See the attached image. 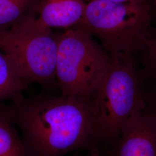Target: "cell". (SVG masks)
Instances as JSON below:
<instances>
[{
	"mask_svg": "<svg viewBox=\"0 0 156 156\" xmlns=\"http://www.w3.org/2000/svg\"><path fill=\"white\" fill-rule=\"evenodd\" d=\"M6 108L22 133L27 156H64L80 149L98 151L89 98L41 94L15 96Z\"/></svg>",
	"mask_w": 156,
	"mask_h": 156,
	"instance_id": "6da1fadb",
	"label": "cell"
},
{
	"mask_svg": "<svg viewBox=\"0 0 156 156\" xmlns=\"http://www.w3.org/2000/svg\"><path fill=\"white\" fill-rule=\"evenodd\" d=\"M110 58L109 67L89 100L98 145L113 146L130 120L145 109L146 103L133 56Z\"/></svg>",
	"mask_w": 156,
	"mask_h": 156,
	"instance_id": "7a4b0ae2",
	"label": "cell"
},
{
	"mask_svg": "<svg viewBox=\"0 0 156 156\" xmlns=\"http://www.w3.org/2000/svg\"><path fill=\"white\" fill-rule=\"evenodd\" d=\"M156 12L150 1L86 2L79 28L100 39L109 56H133L151 27Z\"/></svg>",
	"mask_w": 156,
	"mask_h": 156,
	"instance_id": "3957f363",
	"label": "cell"
},
{
	"mask_svg": "<svg viewBox=\"0 0 156 156\" xmlns=\"http://www.w3.org/2000/svg\"><path fill=\"white\" fill-rule=\"evenodd\" d=\"M58 34L31 15L11 26L0 29V51L16 64L28 83L49 89L57 85L56 62Z\"/></svg>",
	"mask_w": 156,
	"mask_h": 156,
	"instance_id": "277c9868",
	"label": "cell"
},
{
	"mask_svg": "<svg viewBox=\"0 0 156 156\" xmlns=\"http://www.w3.org/2000/svg\"><path fill=\"white\" fill-rule=\"evenodd\" d=\"M110 62L106 51L86 32L70 28L58 34L55 73L62 95L89 98Z\"/></svg>",
	"mask_w": 156,
	"mask_h": 156,
	"instance_id": "5b68a950",
	"label": "cell"
},
{
	"mask_svg": "<svg viewBox=\"0 0 156 156\" xmlns=\"http://www.w3.org/2000/svg\"><path fill=\"white\" fill-rule=\"evenodd\" d=\"M109 156H156V121L146 108L130 120Z\"/></svg>",
	"mask_w": 156,
	"mask_h": 156,
	"instance_id": "8992f818",
	"label": "cell"
},
{
	"mask_svg": "<svg viewBox=\"0 0 156 156\" xmlns=\"http://www.w3.org/2000/svg\"><path fill=\"white\" fill-rule=\"evenodd\" d=\"M86 5L84 0H38L35 15L45 27L68 29L81 20Z\"/></svg>",
	"mask_w": 156,
	"mask_h": 156,
	"instance_id": "52a82bcc",
	"label": "cell"
},
{
	"mask_svg": "<svg viewBox=\"0 0 156 156\" xmlns=\"http://www.w3.org/2000/svg\"><path fill=\"white\" fill-rule=\"evenodd\" d=\"M28 85L13 61L0 51V101L22 93Z\"/></svg>",
	"mask_w": 156,
	"mask_h": 156,
	"instance_id": "ba28073f",
	"label": "cell"
},
{
	"mask_svg": "<svg viewBox=\"0 0 156 156\" xmlns=\"http://www.w3.org/2000/svg\"><path fill=\"white\" fill-rule=\"evenodd\" d=\"M0 156H27L6 108L0 106Z\"/></svg>",
	"mask_w": 156,
	"mask_h": 156,
	"instance_id": "9c48e42d",
	"label": "cell"
},
{
	"mask_svg": "<svg viewBox=\"0 0 156 156\" xmlns=\"http://www.w3.org/2000/svg\"><path fill=\"white\" fill-rule=\"evenodd\" d=\"M38 0H0V29L35 15Z\"/></svg>",
	"mask_w": 156,
	"mask_h": 156,
	"instance_id": "30bf717a",
	"label": "cell"
},
{
	"mask_svg": "<svg viewBox=\"0 0 156 156\" xmlns=\"http://www.w3.org/2000/svg\"><path fill=\"white\" fill-rule=\"evenodd\" d=\"M138 51L142 55L146 73L156 80V27L148 29Z\"/></svg>",
	"mask_w": 156,
	"mask_h": 156,
	"instance_id": "8fae6325",
	"label": "cell"
},
{
	"mask_svg": "<svg viewBox=\"0 0 156 156\" xmlns=\"http://www.w3.org/2000/svg\"><path fill=\"white\" fill-rule=\"evenodd\" d=\"M145 100L146 104H148L151 108L150 111H146L156 121V86L149 94L147 95L145 94Z\"/></svg>",
	"mask_w": 156,
	"mask_h": 156,
	"instance_id": "7c38bea8",
	"label": "cell"
},
{
	"mask_svg": "<svg viewBox=\"0 0 156 156\" xmlns=\"http://www.w3.org/2000/svg\"><path fill=\"white\" fill-rule=\"evenodd\" d=\"M86 2L91 1H94V0H84ZM102 1H112V2H135V1H150L149 0H102Z\"/></svg>",
	"mask_w": 156,
	"mask_h": 156,
	"instance_id": "4fadbf2b",
	"label": "cell"
},
{
	"mask_svg": "<svg viewBox=\"0 0 156 156\" xmlns=\"http://www.w3.org/2000/svg\"><path fill=\"white\" fill-rule=\"evenodd\" d=\"M102 156L100 154V152H99V151H91V153L89 154H87V155H86V156Z\"/></svg>",
	"mask_w": 156,
	"mask_h": 156,
	"instance_id": "5bb4252c",
	"label": "cell"
},
{
	"mask_svg": "<svg viewBox=\"0 0 156 156\" xmlns=\"http://www.w3.org/2000/svg\"><path fill=\"white\" fill-rule=\"evenodd\" d=\"M151 5L153 6V8L156 12V0H149Z\"/></svg>",
	"mask_w": 156,
	"mask_h": 156,
	"instance_id": "9a60e30c",
	"label": "cell"
}]
</instances>
